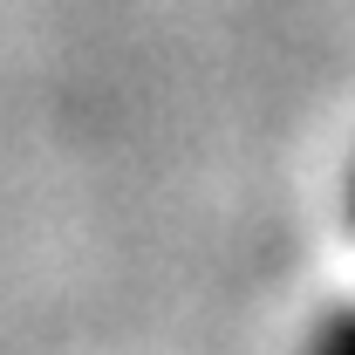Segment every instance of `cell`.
Masks as SVG:
<instances>
[{
  "instance_id": "2",
  "label": "cell",
  "mask_w": 355,
  "mask_h": 355,
  "mask_svg": "<svg viewBox=\"0 0 355 355\" xmlns=\"http://www.w3.org/2000/svg\"><path fill=\"white\" fill-rule=\"evenodd\" d=\"M349 225H355V171H349Z\"/></svg>"
},
{
  "instance_id": "1",
  "label": "cell",
  "mask_w": 355,
  "mask_h": 355,
  "mask_svg": "<svg viewBox=\"0 0 355 355\" xmlns=\"http://www.w3.org/2000/svg\"><path fill=\"white\" fill-rule=\"evenodd\" d=\"M308 355H355V301H335L308 328Z\"/></svg>"
}]
</instances>
